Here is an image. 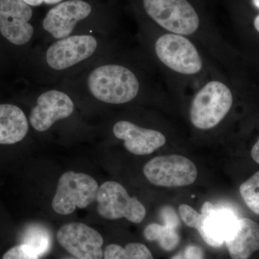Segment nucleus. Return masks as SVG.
Returning <instances> with one entry per match:
<instances>
[{"label": "nucleus", "mask_w": 259, "mask_h": 259, "mask_svg": "<svg viewBox=\"0 0 259 259\" xmlns=\"http://www.w3.org/2000/svg\"><path fill=\"white\" fill-rule=\"evenodd\" d=\"M160 214H161V217L166 226L176 228V229L180 226V221L179 220L178 215H177L175 209L170 206L163 207L161 209Z\"/></svg>", "instance_id": "b1692460"}, {"label": "nucleus", "mask_w": 259, "mask_h": 259, "mask_svg": "<svg viewBox=\"0 0 259 259\" xmlns=\"http://www.w3.org/2000/svg\"><path fill=\"white\" fill-rule=\"evenodd\" d=\"M145 177L153 185L164 187H185L197 177L195 164L185 156L168 155L153 158L144 167Z\"/></svg>", "instance_id": "0eeeda50"}, {"label": "nucleus", "mask_w": 259, "mask_h": 259, "mask_svg": "<svg viewBox=\"0 0 259 259\" xmlns=\"http://www.w3.org/2000/svg\"><path fill=\"white\" fill-rule=\"evenodd\" d=\"M32 17L31 7L23 0H0V32L17 46L28 44L34 33L29 23Z\"/></svg>", "instance_id": "1a4fd4ad"}, {"label": "nucleus", "mask_w": 259, "mask_h": 259, "mask_svg": "<svg viewBox=\"0 0 259 259\" xmlns=\"http://www.w3.org/2000/svg\"><path fill=\"white\" fill-rule=\"evenodd\" d=\"M113 134L124 141L125 149L137 156H146L154 152L166 144V137L159 131L146 129L129 121L116 122Z\"/></svg>", "instance_id": "4468645a"}, {"label": "nucleus", "mask_w": 259, "mask_h": 259, "mask_svg": "<svg viewBox=\"0 0 259 259\" xmlns=\"http://www.w3.org/2000/svg\"><path fill=\"white\" fill-rule=\"evenodd\" d=\"M21 244L27 245L40 257L50 250L52 241L45 228L39 226H30L24 232Z\"/></svg>", "instance_id": "6ab92c4d"}, {"label": "nucleus", "mask_w": 259, "mask_h": 259, "mask_svg": "<svg viewBox=\"0 0 259 259\" xmlns=\"http://www.w3.org/2000/svg\"><path fill=\"white\" fill-rule=\"evenodd\" d=\"M251 157L259 164V137L251 150Z\"/></svg>", "instance_id": "a878e982"}, {"label": "nucleus", "mask_w": 259, "mask_h": 259, "mask_svg": "<svg viewBox=\"0 0 259 259\" xmlns=\"http://www.w3.org/2000/svg\"><path fill=\"white\" fill-rule=\"evenodd\" d=\"M145 11L165 30L188 35L198 30L200 20L187 0H143Z\"/></svg>", "instance_id": "7ed1b4c3"}, {"label": "nucleus", "mask_w": 259, "mask_h": 259, "mask_svg": "<svg viewBox=\"0 0 259 259\" xmlns=\"http://www.w3.org/2000/svg\"><path fill=\"white\" fill-rule=\"evenodd\" d=\"M158 59L165 66L182 74H197L202 61L197 49L189 39L178 34H165L155 44Z\"/></svg>", "instance_id": "39448f33"}, {"label": "nucleus", "mask_w": 259, "mask_h": 259, "mask_svg": "<svg viewBox=\"0 0 259 259\" xmlns=\"http://www.w3.org/2000/svg\"><path fill=\"white\" fill-rule=\"evenodd\" d=\"M253 25H254L255 30L259 32V15L255 17L254 21H253Z\"/></svg>", "instance_id": "bb28decb"}, {"label": "nucleus", "mask_w": 259, "mask_h": 259, "mask_svg": "<svg viewBox=\"0 0 259 259\" xmlns=\"http://www.w3.org/2000/svg\"><path fill=\"white\" fill-rule=\"evenodd\" d=\"M56 238L59 244L77 259L103 258V238L88 225L68 223L58 231Z\"/></svg>", "instance_id": "6e6552de"}, {"label": "nucleus", "mask_w": 259, "mask_h": 259, "mask_svg": "<svg viewBox=\"0 0 259 259\" xmlns=\"http://www.w3.org/2000/svg\"><path fill=\"white\" fill-rule=\"evenodd\" d=\"M179 212L182 221L187 226L198 229L202 220L201 213L197 212L193 207L185 204H181L179 207Z\"/></svg>", "instance_id": "412c9836"}, {"label": "nucleus", "mask_w": 259, "mask_h": 259, "mask_svg": "<svg viewBox=\"0 0 259 259\" xmlns=\"http://www.w3.org/2000/svg\"><path fill=\"white\" fill-rule=\"evenodd\" d=\"M28 132L26 116L20 107L10 104L0 105V144L20 142Z\"/></svg>", "instance_id": "dca6fc26"}, {"label": "nucleus", "mask_w": 259, "mask_h": 259, "mask_svg": "<svg viewBox=\"0 0 259 259\" xmlns=\"http://www.w3.org/2000/svg\"><path fill=\"white\" fill-rule=\"evenodd\" d=\"M144 235L146 240L158 242L162 249L171 251L180 243V238L176 228L166 225L151 223L146 227Z\"/></svg>", "instance_id": "f3484780"}, {"label": "nucleus", "mask_w": 259, "mask_h": 259, "mask_svg": "<svg viewBox=\"0 0 259 259\" xmlns=\"http://www.w3.org/2000/svg\"><path fill=\"white\" fill-rule=\"evenodd\" d=\"M90 93L100 101L120 105L132 101L139 92V81L131 70L117 64L99 66L88 79Z\"/></svg>", "instance_id": "f257e3e1"}, {"label": "nucleus", "mask_w": 259, "mask_h": 259, "mask_svg": "<svg viewBox=\"0 0 259 259\" xmlns=\"http://www.w3.org/2000/svg\"><path fill=\"white\" fill-rule=\"evenodd\" d=\"M240 194L247 207L259 215V171L242 184Z\"/></svg>", "instance_id": "aec40b11"}, {"label": "nucleus", "mask_w": 259, "mask_h": 259, "mask_svg": "<svg viewBox=\"0 0 259 259\" xmlns=\"http://www.w3.org/2000/svg\"><path fill=\"white\" fill-rule=\"evenodd\" d=\"M99 187L96 180L86 174L66 172L58 182L53 209L58 214L67 215L76 207L85 208L96 199Z\"/></svg>", "instance_id": "20e7f679"}, {"label": "nucleus", "mask_w": 259, "mask_h": 259, "mask_svg": "<svg viewBox=\"0 0 259 259\" xmlns=\"http://www.w3.org/2000/svg\"><path fill=\"white\" fill-rule=\"evenodd\" d=\"M96 200L97 212L109 220L125 218L131 222L140 223L146 217V208L136 198L131 197L120 184L107 182L99 187Z\"/></svg>", "instance_id": "423d86ee"}, {"label": "nucleus", "mask_w": 259, "mask_h": 259, "mask_svg": "<svg viewBox=\"0 0 259 259\" xmlns=\"http://www.w3.org/2000/svg\"><path fill=\"white\" fill-rule=\"evenodd\" d=\"M252 3H253L255 8L259 9V0H252Z\"/></svg>", "instance_id": "cd10ccee"}, {"label": "nucleus", "mask_w": 259, "mask_h": 259, "mask_svg": "<svg viewBox=\"0 0 259 259\" xmlns=\"http://www.w3.org/2000/svg\"><path fill=\"white\" fill-rule=\"evenodd\" d=\"M91 5L83 0H67L53 7L42 21L44 30L54 38L69 36L76 24L91 14Z\"/></svg>", "instance_id": "f8f14e48"}, {"label": "nucleus", "mask_w": 259, "mask_h": 259, "mask_svg": "<svg viewBox=\"0 0 259 259\" xmlns=\"http://www.w3.org/2000/svg\"><path fill=\"white\" fill-rule=\"evenodd\" d=\"M233 97L231 90L219 81L206 83L196 94L190 110L191 122L200 130L218 125L231 110Z\"/></svg>", "instance_id": "f03ea898"}, {"label": "nucleus", "mask_w": 259, "mask_h": 259, "mask_svg": "<svg viewBox=\"0 0 259 259\" xmlns=\"http://www.w3.org/2000/svg\"><path fill=\"white\" fill-rule=\"evenodd\" d=\"M226 244L232 258H249L259 250V225L249 218H238Z\"/></svg>", "instance_id": "2eb2a0df"}, {"label": "nucleus", "mask_w": 259, "mask_h": 259, "mask_svg": "<svg viewBox=\"0 0 259 259\" xmlns=\"http://www.w3.org/2000/svg\"><path fill=\"white\" fill-rule=\"evenodd\" d=\"M104 259H153V257L146 245L131 243L125 247L117 244L107 245L104 252Z\"/></svg>", "instance_id": "a211bd4d"}, {"label": "nucleus", "mask_w": 259, "mask_h": 259, "mask_svg": "<svg viewBox=\"0 0 259 259\" xmlns=\"http://www.w3.org/2000/svg\"><path fill=\"white\" fill-rule=\"evenodd\" d=\"M26 4L30 7H38L42 4L52 5H57L61 3L63 0H23Z\"/></svg>", "instance_id": "393cba45"}, {"label": "nucleus", "mask_w": 259, "mask_h": 259, "mask_svg": "<svg viewBox=\"0 0 259 259\" xmlns=\"http://www.w3.org/2000/svg\"><path fill=\"white\" fill-rule=\"evenodd\" d=\"M202 220L198 231L207 244L220 247L234 231L238 218L230 207L204 202L201 209Z\"/></svg>", "instance_id": "9b49d317"}, {"label": "nucleus", "mask_w": 259, "mask_h": 259, "mask_svg": "<svg viewBox=\"0 0 259 259\" xmlns=\"http://www.w3.org/2000/svg\"><path fill=\"white\" fill-rule=\"evenodd\" d=\"M171 259H204V255L200 247L191 245L186 247L185 249Z\"/></svg>", "instance_id": "5701e85b"}, {"label": "nucleus", "mask_w": 259, "mask_h": 259, "mask_svg": "<svg viewBox=\"0 0 259 259\" xmlns=\"http://www.w3.org/2000/svg\"><path fill=\"white\" fill-rule=\"evenodd\" d=\"M3 259H40V257L28 246L20 243L8 250Z\"/></svg>", "instance_id": "4be33fe9"}, {"label": "nucleus", "mask_w": 259, "mask_h": 259, "mask_svg": "<svg viewBox=\"0 0 259 259\" xmlns=\"http://www.w3.org/2000/svg\"><path fill=\"white\" fill-rule=\"evenodd\" d=\"M93 35H71L54 42L47 52L48 65L54 70H64L90 57L97 48Z\"/></svg>", "instance_id": "9d476101"}, {"label": "nucleus", "mask_w": 259, "mask_h": 259, "mask_svg": "<svg viewBox=\"0 0 259 259\" xmlns=\"http://www.w3.org/2000/svg\"><path fill=\"white\" fill-rule=\"evenodd\" d=\"M74 110V102L66 93L50 90L37 98L36 106L30 112V122L34 129L44 132L56 121L69 117Z\"/></svg>", "instance_id": "ddd939ff"}]
</instances>
